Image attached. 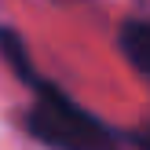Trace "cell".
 <instances>
[{
    "mask_svg": "<svg viewBox=\"0 0 150 150\" xmlns=\"http://www.w3.org/2000/svg\"><path fill=\"white\" fill-rule=\"evenodd\" d=\"M33 103L26 110V132L48 150H117V139L95 114L81 110L59 84L37 77L26 84Z\"/></svg>",
    "mask_w": 150,
    "mask_h": 150,
    "instance_id": "obj_1",
    "label": "cell"
},
{
    "mask_svg": "<svg viewBox=\"0 0 150 150\" xmlns=\"http://www.w3.org/2000/svg\"><path fill=\"white\" fill-rule=\"evenodd\" d=\"M121 51L128 55V62L139 73H146L150 81V22L146 18H128L121 26Z\"/></svg>",
    "mask_w": 150,
    "mask_h": 150,
    "instance_id": "obj_2",
    "label": "cell"
},
{
    "mask_svg": "<svg viewBox=\"0 0 150 150\" xmlns=\"http://www.w3.org/2000/svg\"><path fill=\"white\" fill-rule=\"evenodd\" d=\"M0 55H4V62L15 70V77L22 81V84H33L37 81V66L33 59H29V48L22 44V37L15 33V29L0 26Z\"/></svg>",
    "mask_w": 150,
    "mask_h": 150,
    "instance_id": "obj_3",
    "label": "cell"
},
{
    "mask_svg": "<svg viewBox=\"0 0 150 150\" xmlns=\"http://www.w3.org/2000/svg\"><path fill=\"white\" fill-rule=\"evenodd\" d=\"M136 146H139V150H150V128H146V132H139V136H136Z\"/></svg>",
    "mask_w": 150,
    "mask_h": 150,
    "instance_id": "obj_4",
    "label": "cell"
}]
</instances>
